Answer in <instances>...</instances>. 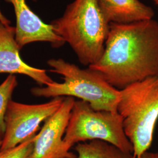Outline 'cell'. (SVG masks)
I'll return each mask as SVG.
<instances>
[{
  "label": "cell",
  "mask_w": 158,
  "mask_h": 158,
  "mask_svg": "<svg viewBox=\"0 0 158 158\" xmlns=\"http://www.w3.org/2000/svg\"><path fill=\"white\" fill-rule=\"evenodd\" d=\"M89 68L119 90L158 76V21L111 23L102 56Z\"/></svg>",
  "instance_id": "6da1fadb"
},
{
  "label": "cell",
  "mask_w": 158,
  "mask_h": 158,
  "mask_svg": "<svg viewBox=\"0 0 158 158\" xmlns=\"http://www.w3.org/2000/svg\"><path fill=\"white\" fill-rule=\"evenodd\" d=\"M51 24L56 34L70 46L82 64L89 67L100 59L110 23L97 0H74L62 15Z\"/></svg>",
  "instance_id": "7a4b0ae2"
},
{
  "label": "cell",
  "mask_w": 158,
  "mask_h": 158,
  "mask_svg": "<svg viewBox=\"0 0 158 158\" xmlns=\"http://www.w3.org/2000/svg\"><path fill=\"white\" fill-rule=\"evenodd\" d=\"M47 63L52 68L51 72L62 76L64 81L34 87L31 90L34 96L76 97L87 102L97 111L118 113L120 91L110 85L100 72L89 67L81 69L62 59H51Z\"/></svg>",
  "instance_id": "3957f363"
},
{
  "label": "cell",
  "mask_w": 158,
  "mask_h": 158,
  "mask_svg": "<svg viewBox=\"0 0 158 158\" xmlns=\"http://www.w3.org/2000/svg\"><path fill=\"white\" fill-rule=\"evenodd\" d=\"M119 91L117 111L132 145L134 158H139L151 147L158 119V76L134 83Z\"/></svg>",
  "instance_id": "277c9868"
},
{
  "label": "cell",
  "mask_w": 158,
  "mask_h": 158,
  "mask_svg": "<svg viewBox=\"0 0 158 158\" xmlns=\"http://www.w3.org/2000/svg\"><path fill=\"white\" fill-rule=\"evenodd\" d=\"M102 140L125 152L133 153V147L125 133L123 119L118 113L97 111L90 104L75 100L63 141L69 151L76 143Z\"/></svg>",
  "instance_id": "5b68a950"
},
{
  "label": "cell",
  "mask_w": 158,
  "mask_h": 158,
  "mask_svg": "<svg viewBox=\"0 0 158 158\" xmlns=\"http://www.w3.org/2000/svg\"><path fill=\"white\" fill-rule=\"evenodd\" d=\"M63 97L40 104H26L11 100L6 112V132L0 151L11 149L36 135L42 122L60 107Z\"/></svg>",
  "instance_id": "8992f818"
},
{
  "label": "cell",
  "mask_w": 158,
  "mask_h": 158,
  "mask_svg": "<svg viewBox=\"0 0 158 158\" xmlns=\"http://www.w3.org/2000/svg\"><path fill=\"white\" fill-rule=\"evenodd\" d=\"M75 99L64 98L59 108L45 121L34 140L31 158H64L73 154L63 141Z\"/></svg>",
  "instance_id": "52a82bcc"
},
{
  "label": "cell",
  "mask_w": 158,
  "mask_h": 158,
  "mask_svg": "<svg viewBox=\"0 0 158 158\" xmlns=\"http://www.w3.org/2000/svg\"><path fill=\"white\" fill-rule=\"evenodd\" d=\"M11 4L16 17L15 40L21 49L37 42H48L53 48H60L66 43L56 34L51 23H44L31 10L26 0H5ZM34 1L36 0H33Z\"/></svg>",
  "instance_id": "ba28073f"
},
{
  "label": "cell",
  "mask_w": 158,
  "mask_h": 158,
  "mask_svg": "<svg viewBox=\"0 0 158 158\" xmlns=\"http://www.w3.org/2000/svg\"><path fill=\"white\" fill-rule=\"evenodd\" d=\"M21 49L15 40V28L0 22V73L20 74L28 76L38 85L55 82L46 70L29 66L21 59Z\"/></svg>",
  "instance_id": "9c48e42d"
},
{
  "label": "cell",
  "mask_w": 158,
  "mask_h": 158,
  "mask_svg": "<svg viewBox=\"0 0 158 158\" xmlns=\"http://www.w3.org/2000/svg\"><path fill=\"white\" fill-rule=\"evenodd\" d=\"M104 17L110 23H127L152 19V7L139 0H97Z\"/></svg>",
  "instance_id": "30bf717a"
},
{
  "label": "cell",
  "mask_w": 158,
  "mask_h": 158,
  "mask_svg": "<svg viewBox=\"0 0 158 158\" xmlns=\"http://www.w3.org/2000/svg\"><path fill=\"white\" fill-rule=\"evenodd\" d=\"M74 150L77 158H134L133 153L125 152L112 144L102 140L77 143Z\"/></svg>",
  "instance_id": "8fae6325"
},
{
  "label": "cell",
  "mask_w": 158,
  "mask_h": 158,
  "mask_svg": "<svg viewBox=\"0 0 158 158\" xmlns=\"http://www.w3.org/2000/svg\"><path fill=\"white\" fill-rule=\"evenodd\" d=\"M17 85V77L14 74H10L0 85V141H2L5 135L6 112Z\"/></svg>",
  "instance_id": "7c38bea8"
},
{
  "label": "cell",
  "mask_w": 158,
  "mask_h": 158,
  "mask_svg": "<svg viewBox=\"0 0 158 158\" xmlns=\"http://www.w3.org/2000/svg\"><path fill=\"white\" fill-rule=\"evenodd\" d=\"M35 135L30 137L17 147L0 151V158H31Z\"/></svg>",
  "instance_id": "4fadbf2b"
},
{
  "label": "cell",
  "mask_w": 158,
  "mask_h": 158,
  "mask_svg": "<svg viewBox=\"0 0 158 158\" xmlns=\"http://www.w3.org/2000/svg\"><path fill=\"white\" fill-rule=\"evenodd\" d=\"M139 158H158V151L156 152H151L148 151L143 153Z\"/></svg>",
  "instance_id": "5bb4252c"
},
{
  "label": "cell",
  "mask_w": 158,
  "mask_h": 158,
  "mask_svg": "<svg viewBox=\"0 0 158 158\" xmlns=\"http://www.w3.org/2000/svg\"><path fill=\"white\" fill-rule=\"evenodd\" d=\"M0 22L2 23L3 24L9 25L11 23V21L6 18V17L4 16V15L2 14V12L0 10Z\"/></svg>",
  "instance_id": "9a60e30c"
},
{
  "label": "cell",
  "mask_w": 158,
  "mask_h": 158,
  "mask_svg": "<svg viewBox=\"0 0 158 158\" xmlns=\"http://www.w3.org/2000/svg\"><path fill=\"white\" fill-rule=\"evenodd\" d=\"M64 158H77V155H76V154H74V153H73V154L72 155Z\"/></svg>",
  "instance_id": "2e32d148"
},
{
  "label": "cell",
  "mask_w": 158,
  "mask_h": 158,
  "mask_svg": "<svg viewBox=\"0 0 158 158\" xmlns=\"http://www.w3.org/2000/svg\"><path fill=\"white\" fill-rule=\"evenodd\" d=\"M153 3L158 6V0H152Z\"/></svg>",
  "instance_id": "e0dca14e"
},
{
  "label": "cell",
  "mask_w": 158,
  "mask_h": 158,
  "mask_svg": "<svg viewBox=\"0 0 158 158\" xmlns=\"http://www.w3.org/2000/svg\"><path fill=\"white\" fill-rule=\"evenodd\" d=\"M1 145H2V141H0V148H1Z\"/></svg>",
  "instance_id": "ac0fdd59"
}]
</instances>
